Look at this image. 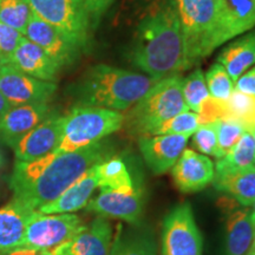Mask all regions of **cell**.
I'll return each instance as SVG.
<instances>
[{
	"label": "cell",
	"mask_w": 255,
	"mask_h": 255,
	"mask_svg": "<svg viewBox=\"0 0 255 255\" xmlns=\"http://www.w3.org/2000/svg\"><path fill=\"white\" fill-rule=\"evenodd\" d=\"M110 156L108 146L98 142L76 151H53L34 161H15L8 187L13 199L31 209H39L55 201L91 167Z\"/></svg>",
	"instance_id": "obj_1"
},
{
	"label": "cell",
	"mask_w": 255,
	"mask_h": 255,
	"mask_svg": "<svg viewBox=\"0 0 255 255\" xmlns=\"http://www.w3.org/2000/svg\"><path fill=\"white\" fill-rule=\"evenodd\" d=\"M126 57L132 66L157 81L186 71L175 0H151L137 21Z\"/></svg>",
	"instance_id": "obj_2"
},
{
	"label": "cell",
	"mask_w": 255,
	"mask_h": 255,
	"mask_svg": "<svg viewBox=\"0 0 255 255\" xmlns=\"http://www.w3.org/2000/svg\"><path fill=\"white\" fill-rule=\"evenodd\" d=\"M157 79L142 72L98 64L76 83L72 97L82 107L128 111L149 91Z\"/></svg>",
	"instance_id": "obj_3"
},
{
	"label": "cell",
	"mask_w": 255,
	"mask_h": 255,
	"mask_svg": "<svg viewBox=\"0 0 255 255\" xmlns=\"http://www.w3.org/2000/svg\"><path fill=\"white\" fill-rule=\"evenodd\" d=\"M184 44L186 70L199 65L228 39L223 0H175Z\"/></svg>",
	"instance_id": "obj_4"
},
{
	"label": "cell",
	"mask_w": 255,
	"mask_h": 255,
	"mask_svg": "<svg viewBox=\"0 0 255 255\" xmlns=\"http://www.w3.org/2000/svg\"><path fill=\"white\" fill-rule=\"evenodd\" d=\"M188 109L180 75L159 79L124 115V126L133 136H148L155 128ZM123 126V127H124Z\"/></svg>",
	"instance_id": "obj_5"
},
{
	"label": "cell",
	"mask_w": 255,
	"mask_h": 255,
	"mask_svg": "<svg viewBox=\"0 0 255 255\" xmlns=\"http://www.w3.org/2000/svg\"><path fill=\"white\" fill-rule=\"evenodd\" d=\"M124 126L121 111L76 105L64 115L63 136L57 152L76 151L101 142Z\"/></svg>",
	"instance_id": "obj_6"
},
{
	"label": "cell",
	"mask_w": 255,
	"mask_h": 255,
	"mask_svg": "<svg viewBox=\"0 0 255 255\" xmlns=\"http://www.w3.org/2000/svg\"><path fill=\"white\" fill-rule=\"evenodd\" d=\"M28 4L33 13L87 50L94 28L84 0H28Z\"/></svg>",
	"instance_id": "obj_7"
},
{
	"label": "cell",
	"mask_w": 255,
	"mask_h": 255,
	"mask_svg": "<svg viewBox=\"0 0 255 255\" xmlns=\"http://www.w3.org/2000/svg\"><path fill=\"white\" fill-rule=\"evenodd\" d=\"M161 255H202V237L188 202L175 206L164 216Z\"/></svg>",
	"instance_id": "obj_8"
},
{
	"label": "cell",
	"mask_w": 255,
	"mask_h": 255,
	"mask_svg": "<svg viewBox=\"0 0 255 255\" xmlns=\"http://www.w3.org/2000/svg\"><path fill=\"white\" fill-rule=\"evenodd\" d=\"M84 227V221L72 213L43 214L38 210L28 222L19 248L53 250L75 238Z\"/></svg>",
	"instance_id": "obj_9"
},
{
	"label": "cell",
	"mask_w": 255,
	"mask_h": 255,
	"mask_svg": "<svg viewBox=\"0 0 255 255\" xmlns=\"http://www.w3.org/2000/svg\"><path fill=\"white\" fill-rule=\"evenodd\" d=\"M85 208L98 216L122 220L131 226H139L142 225L144 212L143 189L139 186L130 190L101 189L98 196L89 201Z\"/></svg>",
	"instance_id": "obj_10"
},
{
	"label": "cell",
	"mask_w": 255,
	"mask_h": 255,
	"mask_svg": "<svg viewBox=\"0 0 255 255\" xmlns=\"http://www.w3.org/2000/svg\"><path fill=\"white\" fill-rule=\"evenodd\" d=\"M0 91L12 107L49 103L56 94L57 84L31 77L12 65H0Z\"/></svg>",
	"instance_id": "obj_11"
},
{
	"label": "cell",
	"mask_w": 255,
	"mask_h": 255,
	"mask_svg": "<svg viewBox=\"0 0 255 255\" xmlns=\"http://www.w3.org/2000/svg\"><path fill=\"white\" fill-rule=\"evenodd\" d=\"M24 37L43 49L60 69L72 65L79 58L82 49L75 41L32 12Z\"/></svg>",
	"instance_id": "obj_12"
},
{
	"label": "cell",
	"mask_w": 255,
	"mask_h": 255,
	"mask_svg": "<svg viewBox=\"0 0 255 255\" xmlns=\"http://www.w3.org/2000/svg\"><path fill=\"white\" fill-rule=\"evenodd\" d=\"M64 116L52 111L12 146L17 162H30L56 151L63 136Z\"/></svg>",
	"instance_id": "obj_13"
},
{
	"label": "cell",
	"mask_w": 255,
	"mask_h": 255,
	"mask_svg": "<svg viewBox=\"0 0 255 255\" xmlns=\"http://www.w3.org/2000/svg\"><path fill=\"white\" fill-rule=\"evenodd\" d=\"M187 135L139 136L138 148L144 162L155 175L167 173L186 149Z\"/></svg>",
	"instance_id": "obj_14"
},
{
	"label": "cell",
	"mask_w": 255,
	"mask_h": 255,
	"mask_svg": "<svg viewBox=\"0 0 255 255\" xmlns=\"http://www.w3.org/2000/svg\"><path fill=\"white\" fill-rule=\"evenodd\" d=\"M113 245V226L98 216L71 240L53 248L52 255H109Z\"/></svg>",
	"instance_id": "obj_15"
},
{
	"label": "cell",
	"mask_w": 255,
	"mask_h": 255,
	"mask_svg": "<svg viewBox=\"0 0 255 255\" xmlns=\"http://www.w3.org/2000/svg\"><path fill=\"white\" fill-rule=\"evenodd\" d=\"M226 215L223 255H248L255 239L251 210L229 197L221 206Z\"/></svg>",
	"instance_id": "obj_16"
},
{
	"label": "cell",
	"mask_w": 255,
	"mask_h": 255,
	"mask_svg": "<svg viewBox=\"0 0 255 255\" xmlns=\"http://www.w3.org/2000/svg\"><path fill=\"white\" fill-rule=\"evenodd\" d=\"M171 170L174 183L182 193H196L213 182L214 163L208 156L184 149Z\"/></svg>",
	"instance_id": "obj_17"
},
{
	"label": "cell",
	"mask_w": 255,
	"mask_h": 255,
	"mask_svg": "<svg viewBox=\"0 0 255 255\" xmlns=\"http://www.w3.org/2000/svg\"><path fill=\"white\" fill-rule=\"evenodd\" d=\"M52 113L49 103L12 107L0 117V142L13 146L30 130Z\"/></svg>",
	"instance_id": "obj_18"
},
{
	"label": "cell",
	"mask_w": 255,
	"mask_h": 255,
	"mask_svg": "<svg viewBox=\"0 0 255 255\" xmlns=\"http://www.w3.org/2000/svg\"><path fill=\"white\" fill-rule=\"evenodd\" d=\"M9 65L31 77L53 83L62 70L45 51L25 37L19 43Z\"/></svg>",
	"instance_id": "obj_19"
},
{
	"label": "cell",
	"mask_w": 255,
	"mask_h": 255,
	"mask_svg": "<svg viewBox=\"0 0 255 255\" xmlns=\"http://www.w3.org/2000/svg\"><path fill=\"white\" fill-rule=\"evenodd\" d=\"M213 184L216 190L248 208L255 201V164L242 169L215 167Z\"/></svg>",
	"instance_id": "obj_20"
},
{
	"label": "cell",
	"mask_w": 255,
	"mask_h": 255,
	"mask_svg": "<svg viewBox=\"0 0 255 255\" xmlns=\"http://www.w3.org/2000/svg\"><path fill=\"white\" fill-rule=\"evenodd\" d=\"M36 212L15 199L0 208V253L20 247L25 229Z\"/></svg>",
	"instance_id": "obj_21"
},
{
	"label": "cell",
	"mask_w": 255,
	"mask_h": 255,
	"mask_svg": "<svg viewBox=\"0 0 255 255\" xmlns=\"http://www.w3.org/2000/svg\"><path fill=\"white\" fill-rule=\"evenodd\" d=\"M97 187L98 177L95 164L55 201L40 207L39 212L43 214H68L81 210L87 207Z\"/></svg>",
	"instance_id": "obj_22"
},
{
	"label": "cell",
	"mask_w": 255,
	"mask_h": 255,
	"mask_svg": "<svg viewBox=\"0 0 255 255\" xmlns=\"http://www.w3.org/2000/svg\"><path fill=\"white\" fill-rule=\"evenodd\" d=\"M233 81L255 65V27L229 43L218 56Z\"/></svg>",
	"instance_id": "obj_23"
},
{
	"label": "cell",
	"mask_w": 255,
	"mask_h": 255,
	"mask_svg": "<svg viewBox=\"0 0 255 255\" xmlns=\"http://www.w3.org/2000/svg\"><path fill=\"white\" fill-rule=\"evenodd\" d=\"M155 234L151 229L132 226L123 229L119 226L109 255H156Z\"/></svg>",
	"instance_id": "obj_24"
},
{
	"label": "cell",
	"mask_w": 255,
	"mask_h": 255,
	"mask_svg": "<svg viewBox=\"0 0 255 255\" xmlns=\"http://www.w3.org/2000/svg\"><path fill=\"white\" fill-rule=\"evenodd\" d=\"M100 189L130 190L136 187L126 161L120 156H110L96 164Z\"/></svg>",
	"instance_id": "obj_25"
},
{
	"label": "cell",
	"mask_w": 255,
	"mask_h": 255,
	"mask_svg": "<svg viewBox=\"0 0 255 255\" xmlns=\"http://www.w3.org/2000/svg\"><path fill=\"white\" fill-rule=\"evenodd\" d=\"M223 2L229 40L255 27V0H223Z\"/></svg>",
	"instance_id": "obj_26"
},
{
	"label": "cell",
	"mask_w": 255,
	"mask_h": 255,
	"mask_svg": "<svg viewBox=\"0 0 255 255\" xmlns=\"http://www.w3.org/2000/svg\"><path fill=\"white\" fill-rule=\"evenodd\" d=\"M223 117L235 120L248 132H255V97L235 90L222 102ZM222 117V119H223Z\"/></svg>",
	"instance_id": "obj_27"
},
{
	"label": "cell",
	"mask_w": 255,
	"mask_h": 255,
	"mask_svg": "<svg viewBox=\"0 0 255 255\" xmlns=\"http://www.w3.org/2000/svg\"><path fill=\"white\" fill-rule=\"evenodd\" d=\"M252 164H255V137L253 133L246 131L231 151L218 159L215 167L242 169Z\"/></svg>",
	"instance_id": "obj_28"
},
{
	"label": "cell",
	"mask_w": 255,
	"mask_h": 255,
	"mask_svg": "<svg viewBox=\"0 0 255 255\" xmlns=\"http://www.w3.org/2000/svg\"><path fill=\"white\" fill-rule=\"evenodd\" d=\"M182 94L188 109L199 114L203 103L210 97L205 73L200 68H196L186 78H182Z\"/></svg>",
	"instance_id": "obj_29"
},
{
	"label": "cell",
	"mask_w": 255,
	"mask_h": 255,
	"mask_svg": "<svg viewBox=\"0 0 255 255\" xmlns=\"http://www.w3.org/2000/svg\"><path fill=\"white\" fill-rule=\"evenodd\" d=\"M32 15L28 0H0V21L24 36Z\"/></svg>",
	"instance_id": "obj_30"
},
{
	"label": "cell",
	"mask_w": 255,
	"mask_h": 255,
	"mask_svg": "<svg viewBox=\"0 0 255 255\" xmlns=\"http://www.w3.org/2000/svg\"><path fill=\"white\" fill-rule=\"evenodd\" d=\"M206 84L208 88L210 97L214 100L225 102L234 91V81H233L225 66L219 62L213 64L205 75Z\"/></svg>",
	"instance_id": "obj_31"
},
{
	"label": "cell",
	"mask_w": 255,
	"mask_h": 255,
	"mask_svg": "<svg viewBox=\"0 0 255 255\" xmlns=\"http://www.w3.org/2000/svg\"><path fill=\"white\" fill-rule=\"evenodd\" d=\"M199 116L191 110L183 111L165 121L150 132V135H187L191 136L199 128Z\"/></svg>",
	"instance_id": "obj_32"
},
{
	"label": "cell",
	"mask_w": 255,
	"mask_h": 255,
	"mask_svg": "<svg viewBox=\"0 0 255 255\" xmlns=\"http://www.w3.org/2000/svg\"><path fill=\"white\" fill-rule=\"evenodd\" d=\"M216 136H218V145L220 154L225 156L233 149L237 143L240 141V138L246 132L245 128L235 120L223 117L219 119L214 122Z\"/></svg>",
	"instance_id": "obj_33"
},
{
	"label": "cell",
	"mask_w": 255,
	"mask_h": 255,
	"mask_svg": "<svg viewBox=\"0 0 255 255\" xmlns=\"http://www.w3.org/2000/svg\"><path fill=\"white\" fill-rule=\"evenodd\" d=\"M193 135L194 145L196 146L200 154H203L206 156H214V157L218 158L221 157L218 145V136H216L214 122L208 124H201Z\"/></svg>",
	"instance_id": "obj_34"
},
{
	"label": "cell",
	"mask_w": 255,
	"mask_h": 255,
	"mask_svg": "<svg viewBox=\"0 0 255 255\" xmlns=\"http://www.w3.org/2000/svg\"><path fill=\"white\" fill-rule=\"evenodd\" d=\"M24 36L15 28L0 21V65H9Z\"/></svg>",
	"instance_id": "obj_35"
},
{
	"label": "cell",
	"mask_w": 255,
	"mask_h": 255,
	"mask_svg": "<svg viewBox=\"0 0 255 255\" xmlns=\"http://www.w3.org/2000/svg\"><path fill=\"white\" fill-rule=\"evenodd\" d=\"M116 0H84L85 8H87L89 17H90L92 28H96L101 18L103 17L105 12Z\"/></svg>",
	"instance_id": "obj_36"
},
{
	"label": "cell",
	"mask_w": 255,
	"mask_h": 255,
	"mask_svg": "<svg viewBox=\"0 0 255 255\" xmlns=\"http://www.w3.org/2000/svg\"><path fill=\"white\" fill-rule=\"evenodd\" d=\"M235 90L255 97V65L242 73L234 83Z\"/></svg>",
	"instance_id": "obj_37"
},
{
	"label": "cell",
	"mask_w": 255,
	"mask_h": 255,
	"mask_svg": "<svg viewBox=\"0 0 255 255\" xmlns=\"http://www.w3.org/2000/svg\"><path fill=\"white\" fill-rule=\"evenodd\" d=\"M0 255H52V250L41 248H15V250L0 253Z\"/></svg>",
	"instance_id": "obj_38"
},
{
	"label": "cell",
	"mask_w": 255,
	"mask_h": 255,
	"mask_svg": "<svg viewBox=\"0 0 255 255\" xmlns=\"http://www.w3.org/2000/svg\"><path fill=\"white\" fill-rule=\"evenodd\" d=\"M9 108H12V105L8 103V101L6 100L5 96L2 95L1 91H0V117H1Z\"/></svg>",
	"instance_id": "obj_39"
},
{
	"label": "cell",
	"mask_w": 255,
	"mask_h": 255,
	"mask_svg": "<svg viewBox=\"0 0 255 255\" xmlns=\"http://www.w3.org/2000/svg\"><path fill=\"white\" fill-rule=\"evenodd\" d=\"M252 207H253V209L251 210V215H252V221H253L254 229H255V201H254L253 205H252Z\"/></svg>",
	"instance_id": "obj_40"
},
{
	"label": "cell",
	"mask_w": 255,
	"mask_h": 255,
	"mask_svg": "<svg viewBox=\"0 0 255 255\" xmlns=\"http://www.w3.org/2000/svg\"><path fill=\"white\" fill-rule=\"evenodd\" d=\"M0 163H1V157H0Z\"/></svg>",
	"instance_id": "obj_41"
},
{
	"label": "cell",
	"mask_w": 255,
	"mask_h": 255,
	"mask_svg": "<svg viewBox=\"0 0 255 255\" xmlns=\"http://www.w3.org/2000/svg\"><path fill=\"white\" fill-rule=\"evenodd\" d=\"M254 137H255V132H254Z\"/></svg>",
	"instance_id": "obj_42"
}]
</instances>
